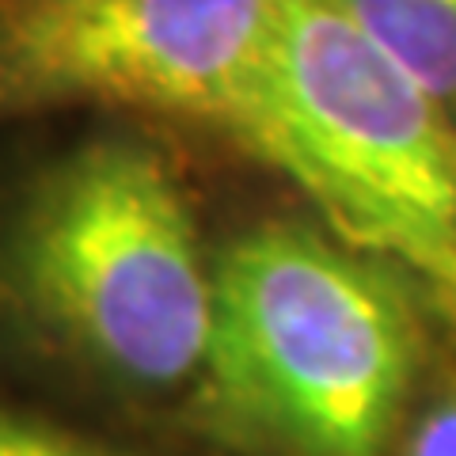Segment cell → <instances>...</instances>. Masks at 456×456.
I'll list each match as a JSON object with an SVG mask.
<instances>
[{"mask_svg":"<svg viewBox=\"0 0 456 456\" xmlns=\"http://www.w3.org/2000/svg\"><path fill=\"white\" fill-rule=\"evenodd\" d=\"M456 126V0H335Z\"/></svg>","mask_w":456,"mask_h":456,"instance_id":"obj_5","label":"cell"},{"mask_svg":"<svg viewBox=\"0 0 456 456\" xmlns=\"http://www.w3.org/2000/svg\"><path fill=\"white\" fill-rule=\"evenodd\" d=\"M0 278L27 320L130 388H175L202 369L209 263L167 156L99 137L35 183Z\"/></svg>","mask_w":456,"mask_h":456,"instance_id":"obj_2","label":"cell"},{"mask_svg":"<svg viewBox=\"0 0 456 456\" xmlns=\"http://www.w3.org/2000/svg\"><path fill=\"white\" fill-rule=\"evenodd\" d=\"M0 456H118V452L95 449L88 441H77L69 434L50 430V426L0 411Z\"/></svg>","mask_w":456,"mask_h":456,"instance_id":"obj_6","label":"cell"},{"mask_svg":"<svg viewBox=\"0 0 456 456\" xmlns=\"http://www.w3.org/2000/svg\"><path fill=\"white\" fill-rule=\"evenodd\" d=\"M274 0H0V122L110 107L221 134L285 175Z\"/></svg>","mask_w":456,"mask_h":456,"instance_id":"obj_4","label":"cell"},{"mask_svg":"<svg viewBox=\"0 0 456 456\" xmlns=\"http://www.w3.org/2000/svg\"><path fill=\"white\" fill-rule=\"evenodd\" d=\"M403 456H456V392L426 411Z\"/></svg>","mask_w":456,"mask_h":456,"instance_id":"obj_7","label":"cell"},{"mask_svg":"<svg viewBox=\"0 0 456 456\" xmlns=\"http://www.w3.org/2000/svg\"><path fill=\"white\" fill-rule=\"evenodd\" d=\"M399 266L301 221H266L209 263V419L274 456H384L419 373Z\"/></svg>","mask_w":456,"mask_h":456,"instance_id":"obj_1","label":"cell"},{"mask_svg":"<svg viewBox=\"0 0 456 456\" xmlns=\"http://www.w3.org/2000/svg\"><path fill=\"white\" fill-rule=\"evenodd\" d=\"M285 179L327 228L456 301V126L335 0H274Z\"/></svg>","mask_w":456,"mask_h":456,"instance_id":"obj_3","label":"cell"}]
</instances>
